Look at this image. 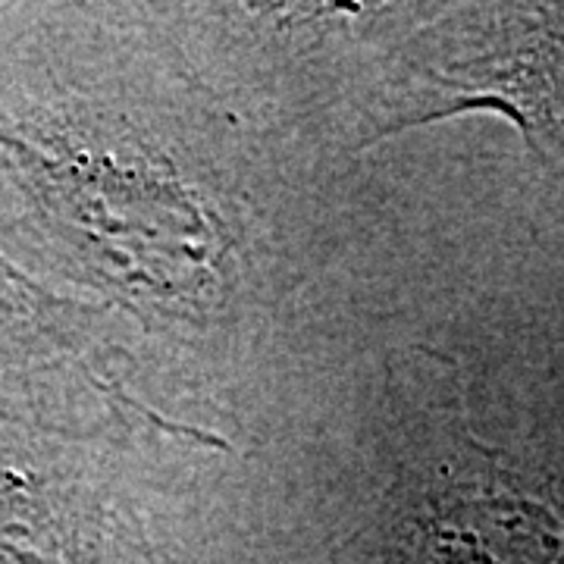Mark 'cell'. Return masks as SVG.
Masks as SVG:
<instances>
[{"mask_svg": "<svg viewBox=\"0 0 564 564\" xmlns=\"http://www.w3.org/2000/svg\"><path fill=\"white\" fill-rule=\"evenodd\" d=\"M361 564H564V505L458 426Z\"/></svg>", "mask_w": 564, "mask_h": 564, "instance_id": "1", "label": "cell"}, {"mask_svg": "<svg viewBox=\"0 0 564 564\" xmlns=\"http://www.w3.org/2000/svg\"><path fill=\"white\" fill-rule=\"evenodd\" d=\"M502 13L489 17V51L430 76L443 85L430 117L496 107L521 122L536 151H564V7H514Z\"/></svg>", "mask_w": 564, "mask_h": 564, "instance_id": "2", "label": "cell"}]
</instances>
